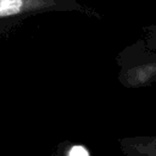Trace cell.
Returning <instances> with one entry per match:
<instances>
[{
	"instance_id": "obj_1",
	"label": "cell",
	"mask_w": 156,
	"mask_h": 156,
	"mask_svg": "<svg viewBox=\"0 0 156 156\" xmlns=\"http://www.w3.org/2000/svg\"><path fill=\"white\" fill-rule=\"evenodd\" d=\"M48 5L41 1H24V0H0V17H9L23 11L37 9Z\"/></svg>"
},
{
	"instance_id": "obj_2",
	"label": "cell",
	"mask_w": 156,
	"mask_h": 156,
	"mask_svg": "<svg viewBox=\"0 0 156 156\" xmlns=\"http://www.w3.org/2000/svg\"><path fill=\"white\" fill-rule=\"evenodd\" d=\"M138 149L141 151L144 156H156V138H146V140L138 145Z\"/></svg>"
},
{
	"instance_id": "obj_3",
	"label": "cell",
	"mask_w": 156,
	"mask_h": 156,
	"mask_svg": "<svg viewBox=\"0 0 156 156\" xmlns=\"http://www.w3.org/2000/svg\"><path fill=\"white\" fill-rule=\"evenodd\" d=\"M66 156H90V154L83 145H72L68 149Z\"/></svg>"
}]
</instances>
